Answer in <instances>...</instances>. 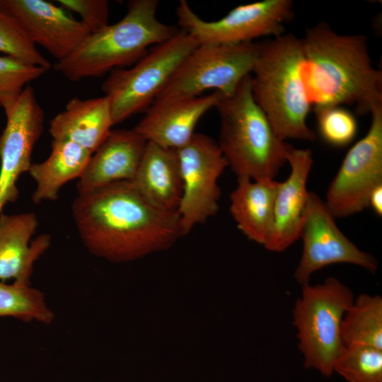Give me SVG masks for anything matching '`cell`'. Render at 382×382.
Returning <instances> with one entry per match:
<instances>
[{
	"mask_svg": "<svg viewBox=\"0 0 382 382\" xmlns=\"http://www.w3.org/2000/svg\"><path fill=\"white\" fill-rule=\"evenodd\" d=\"M197 46L192 37L180 29L152 47L132 67L112 70L101 89L110 100L114 125L149 108Z\"/></svg>",
	"mask_w": 382,
	"mask_h": 382,
	"instance_id": "6",
	"label": "cell"
},
{
	"mask_svg": "<svg viewBox=\"0 0 382 382\" xmlns=\"http://www.w3.org/2000/svg\"><path fill=\"white\" fill-rule=\"evenodd\" d=\"M251 86L284 140L316 139L311 111L347 105L365 115L382 107V72L372 65L366 36L339 34L324 22L302 37L284 33L261 42Z\"/></svg>",
	"mask_w": 382,
	"mask_h": 382,
	"instance_id": "1",
	"label": "cell"
},
{
	"mask_svg": "<svg viewBox=\"0 0 382 382\" xmlns=\"http://www.w3.org/2000/svg\"><path fill=\"white\" fill-rule=\"evenodd\" d=\"M0 52L48 71L52 64L30 40L18 21L0 6Z\"/></svg>",
	"mask_w": 382,
	"mask_h": 382,
	"instance_id": "25",
	"label": "cell"
},
{
	"mask_svg": "<svg viewBox=\"0 0 382 382\" xmlns=\"http://www.w3.org/2000/svg\"><path fill=\"white\" fill-rule=\"evenodd\" d=\"M279 183L270 178H237L230 195V212L237 227L248 239L263 245L272 228Z\"/></svg>",
	"mask_w": 382,
	"mask_h": 382,
	"instance_id": "20",
	"label": "cell"
},
{
	"mask_svg": "<svg viewBox=\"0 0 382 382\" xmlns=\"http://www.w3.org/2000/svg\"><path fill=\"white\" fill-rule=\"evenodd\" d=\"M114 125L110 103L106 96L71 98L64 109L50 121L52 139L75 143L93 154Z\"/></svg>",
	"mask_w": 382,
	"mask_h": 382,
	"instance_id": "19",
	"label": "cell"
},
{
	"mask_svg": "<svg viewBox=\"0 0 382 382\" xmlns=\"http://www.w3.org/2000/svg\"><path fill=\"white\" fill-rule=\"evenodd\" d=\"M333 372L347 382H382V349L347 345L335 361Z\"/></svg>",
	"mask_w": 382,
	"mask_h": 382,
	"instance_id": "24",
	"label": "cell"
},
{
	"mask_svg": "<svg viewBox=\"0 0 382 382\" xmlns=\"http://www.w3.org/2000/svg\"><path fill=\"white\" fill-rule=\"evenodd\" d=\"M176 151L183 183L178 213L185 236L217 213L221 196L218 179L228 165L217 141L204 134L195 133Z\"/></svg>",
	"mask_w": 382,
	"mask_h": 382,
	"instance_id": "9",
	"label": "cell"
},
{
	"mask_svg": "<svg viewBox=\"0 0 382 382\" xmlns=\"http://www.w3.org/2000/svg\"><path fill=\"white\" fill-rule=\"evenodd\" d=\"M147 141L132 129H112L92 154L79 178L78 193L111 183L131 181L139 167Z\"/></svg>",
	"mask_w": 382,
	"mask_h": 382,
	"instance_id": "16",
	"label": "cell"
},
{
	"mask_svg": "<svg viewBox=\"0 0 382 382\" xmlns=\"http://www.w3.org/2000/svg\"><path fill=\"white\" fill-rule=\"evenodd\" d=\"M293 7L291 0H264L236 6L223 18L207 21L180 0L176 16L180 30L198 45H233L284 34L285 25L294 18Z\"/></svg>",
	"mask_w": 382,
	"mask_h": 382,
	"instance_id": "8",
	"label": "cell"
},
{
	"mask_svg": "<svg viewBox=\"0 0 382 382\" xmlns=\"http://www.w3.org/2000/svg\"><path fill=\"white\" fill-rule=\"evenodd\" d=\"M260 49L261 42H255L198 45L153 103L197 97L212 89L231 95L251 74Z\"/></svg>",
	"mask_w": 382,
	"mask_h": 382,
	"instance_id": "7",
	"label": "cell"
},
{
	"mask_svg": "<svg viewBox=\"0 0 382 382\" xmlns=\"http://www.w3.org/2000/svg\"><path fill=\"white\" fill-rule=\"evenodd\" d=\"M219 91L192 98L153 103L133 129L147 141L178 150L195 134L199 119L223 98Z\"/></svg>",
	"mask_w": 382,
	"mask_h": 382,
	"instance_id": "15",
	"label": "cell"
},
{
	"mask_svg": "<svg viewBox=\"0 0 382 382\" xmlns=\"http://www.w3.org/2000/svg\"><path fill=\"white\" fill-rule=\"evenodd\" d=\"M47 70L9 56H0V105L15 100L28 85Z\"/></svg>",
	"mask_w": 382,
	"mask_h": 382,
	"instance_id": "27",
	"label": "cell"
},
{
	"mask_svg": "<svg viewBox=\"0 0 382 382\" xmlns=\"http://www.w3.org/2000/svg\"><path fill=\"white\" fill-rule=\"evenodd\" d=\"M0 6L21 23L30 40L57 62L68 57L91 34L60 6L45 0H0Z\"/></svg>",
	"mask_w": 382,
	"mask_h": 382,
	"instance_id": "13",
	"label": "cell"
},
{
	"mask_svg": "<svg viewBox=\"0 0 382 382\" xmlns=\"http://www.w3.org/2000/svg\"><path fill=\"white\" fill-rule=\"evenodd\" d=\"M354 299L352 291L337 279L302 286L295 302L293 324L304 366L331 376L335 361L344 350L340 335L343 316Z\"/></svg>",
	"mask_w": 382,
	"mask_h": 382,
	"instance_id": "5",
	"label": "cell"
},
{
	"mask_svg": "<svg viewBox=\"0 0 382 382\" xmlns=\"http://www.w3.org/2000/svg\"><path fill=\"white\" fill-rule=\"evenodd\" d=\"M157 0H132L118 22L90 34L66 59L53 68L71 81L99 77L136 63L148 48L168 40L178 31L156 16Z\"/></svg>",
	"mask_w": 382,
	"mask_h": 382,
	"instance_id": "3",
	"label": "cell"
},
{
	"mask_svg": "<svg viewBox=\"0 0 382 382\" xmlns=\"http://www.w3.org/2000/svg\"><path fill=\"white\" fill-rule=\"evenodd\" d=\"M11 316L23 322L33 320L49 325L54 314L48 307L44 294L30 284L0 282V317Z\"/></svg>",
	"mask_w": 382,
	"mask_h": 382,
	"instance_id": "23",
	"label": "cell"
},
{
	"mask_svg": "<svg viewBox=\"0 0 382 382\" xmlns=\"http://www.w3.org/2000/svg\"><path fill=\"white\" fill-rule=\"evenodd\" d=\"M368 207H371L378 215H382V185L376 187L370 193Z\"/></svg>",
	"mask_w": 382,
	"mask_h": 382,
	"instance_id": "29",
	"label": "cell"
},
{
	"mask_svg": "<svg viewBox=\"0 0 382 382\" xmlns=\"http://www.w3.org/2000/svg\"><path fill=\"white\" fill-rule=\"evenodd\" d=\"M71 212L85 247L112 262L167 248L183 236L178 212L154 207L129 181L78 193Z\"/></svg>",
	"mask_w": 382,
	"mask_h": 382,
	"instance_id": "2",
	"label": "cell"
},
{
	"mask_svg": "<svg viewBox=\"0 0 382 382\" xmlns=\"http://www.w3.org/2000/svg\"><path fill=\"white\" fill-rule=\"evenodd\" d=\"M345 346L363 345L382 349V298L361 294L345 311L340 326Z\"/></svg>",
	"mask_w": 382,
	"mask_h": 382,
	"instance_id": "22",
	"label": "cell"
},
{
	"mask_svg": "<svg viewBox=\"0 0 382 382\" xmlns=\"http://www.w3.org/2000/svg\"><path fill=\"white\" fill-rule=\"evenodd\" d=\"M38 226L33 212L0 214V280L30 283L35 262L50 245V236L32 240Z\"/></svg>",
	"mask_w": 382,
	"mask_h": 382,
	"instance_id": "17",
	"label": "cell"
},
{
	"mask_svg": "<svg viewBox=\"0 0 382 382\" xmlns=\"http://www.w3.org/2000/svg\"><path fill=\"white\" fill-rule=\"evenodd\" d=\"M286 162L291 171L288 178L279 183L272 228L264 244L272 252H282L300 238L310 192L307 181L313 163L311 150L292 147Z\"/></svg>",
	"mask_w": 382,
	"mask_h": 382,
	"instance_id": "14",
	"label": "cell"
},
{
	"mask_svg": "<svg viewBox=\"0 0 382 382\" xmlns=\"http://www.w3.org/2000/svg\"><path fill=\"white\" fill-rule=\"evenodd\" d=\"M56 2L66 11L77 13L91 34L109 25V1L107 0H57Z\"/></svg>",
	"mask_w": 382,
	"mask_h": 382,
	"instance_id": "28",
	"label": "cell"
},
{
	"mask_svg": "<svg viewBox=\"0 0 382 382\" xmlns=\"http://www.w3.org/2000/svg\"><path fill=\"white\" fill-rule=\"evenodd\" d=\"M92 154L71 141L52 139L47 158L32 163L28 172L36 183L33 202L39 204L57 200L64 185L81 177Z\"/></svg>",
	"mask_w": 382,
	"mask_h": 382,
	"instance_id": "21",
	"label": "cell"
},
{
	"mask_svg": "<svg viewBox=\"0 0 382 382\" xmlns=\"http://www.w3.org/2000/svg\"><path fill=\"white\" fill-rule=\"evenodd\" d=\"M6 125L0 136V214L18 197L17 181L28 172L33 148L42 134L45 114L28 85L4 107Z\"/></svg>",
	"mask_w": 382,
	"mask_h": 382,
	"instance_id": "12",
	"label": "cell"
},
{
	"mask_svg": "<svg viewBox=\"0 0 382 382\" xmlns=\"http://www.w3.org/2000/svg\"><path fill=\"white\" fill-rule=\"evenodd\" d=\"M129 182L154 207L178 212L183 183L177 151L147 141L137 170Z\"/></svg>",
	"mask_w": 382,
	"mask_h": 382,
	"instance_id": "18",
	"label": "cell"
},
{
	"mask_svg": "<svg viewBox=\"0 0 382 382\" xmlns=\"http://www.w3.org/2000/svg\"><path fill=\"white\" fill-rule=\"evenodd\" d=\"M318 131L327 144L343 147L352 142L357 132L355 116L342 106L330 107L315 112Z\"/></svg>",
	"mask_w": 382,
	"mask_h": 382,
	"instance_id": "26",
	"label": "cell"
},
{
	"mask_svg": "<svg viewBox=\"0 0 382 382\" xmlns=\"http://www.w3.org/2000/svg\"><path fill=\"white\" fill-rule=\"evenodd\" d=\"M220 118L218 145L237 178L274 179L286 163L291 145L276 133L255 101L251 74L216 106Z\"/></svg>",
	"mask_w": 382,
	"mask_h": 382,
	"instance_id": "4",
	"label": "cell"
},
{
	"mask_svg": "<svg viewBox=\"0 0 382 382\" xmlns=\"http://www.w3.org/2000/svg\"><path fill=\"white\" fill-rule=\"evenodd\" d=\"M371 115L368 132L347 151L328 189L325 203L335 217L368 207L371 192L382 185V107Z\"/></svg>",
	"mask_w": 382,
	"mask_h": 382,
	"instance_id": "10",
	"label": "cell"
},
{
	"mask_svg": "<svg viewBox=\"0 0 382 382\" xmlns=\"http://www.w3.org/2000/svg\"><path fill=\"white\" fill-rule=\"evenodd\" d=\"M335 216L318 195L309 192L300 238L303 252L294 277L302 286L326 266L349 263L374 273L378 267L371 254L361 250L337 227Z\"/></svg>",
	"mask_w": 382,
	"mask_h": 382,
	"instance_id": "11",
	"label": "cell"
}]
</instances>
